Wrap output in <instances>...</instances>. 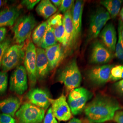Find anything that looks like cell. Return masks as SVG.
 <instances>
[{
    "mask_svg": "<svg viewBox=\"0 0 123 123\" xmlns=\"http://www.w3.org/2000/svg\"><path fill=\"white\" fill-rule=\"evenodd\" d=\"M121 109L119 102L111 97L98 95L84 109L88 120L93 123H104L113 119L115 113Z\"/></svg>",
    "mask_w": 123,
    "mask_h": 123,
    "instance_id": "1",
    "label": "cell"
},
{
    "mask_svg": "<svg viewBox=\"0 0 123 123\" xmlns=\"http://www.w3.org/2000/svg\"><path fill=\"white\" fill-rule=\"evenodd\" d=\"M57 79L64 85L68 91L79 87L82 81V76L75 59L69 62L59 72Z\"/></svg>",
    "mask_w": 123,
    "mask_h": 123,
    "instance_id": "2",
    "label": "cell"
},
{
    "mask_svg": "<svg viewBox=\"0 0 123 123\" xmlns=\"http://www.w3.org/2000/svg\"><path fill=\"white\" fill-rule=\"evenodd\" d=\"M37 24L35 18L31 14L18 18L12 29L16 43L18 44H23L30 37Z\"/></svg>",
    "mask_w": 123,
    "mask_h": 123,
    "instance_id": "3",
    "label": "cell"
},
{
    "mask_svg": "<svg viewBox=\"0 0 123 123\" xmlns=\"http://www.w3.org/2000/svg\"><path fill=\"white\" fill-rule=\"evenodd\" d=\"M18 123H42L45 110L29 102L24 103L15 114Z\"/></svg>",
    "mask_w": 123,
    "mask_h": 123,
    "instance_id": "4",
    "label": "cell"
},
{
    "mask_svg": "<svg viewBox=\"0 0 123 123\" xmlns=\"http://www.w3.org/2000/svg\"><path fill=\"white\" fill-rule=\"evenodd\" d=\"M25 51L23 44L11 46L5 54L1 63L2 71L7 72L21 65L24 60Z\"/></svg>",
    "mask_w": 123,
    "mask_h": 123,
    "instance_id": "5",
    "label": "cell"
},
{
    "mask_svg": "<svg viewBox=\"0 0 123 123\" xmlns=\"http://www.w3.org/2000/svg\"><path fill=\"white\" fill-rule=\"evenodd\" d=\"M92 96V92L83 87H79L71 91L68 95V104L71 113L74 115L81 113Z\"/></svg>",
    "mask_w": 123,
    "mask_h": 123,
    "instance_id": "6",
    "label": "cell"
},
{
    "mask_svg": "<svg viewBox=\"0 0 123 123\" xmlns=\"http://www.w3.org/2000/svg\"><path fill=\"white\" fill-rule=\"evenodd\" d=\"M110 19V14L103 7H100L96 9L90 19L88 40L91 41L97 38Z\"/></svg>",
    "mask_w": 123,
    "mask_h": 123,
    "instance_id": "7",
    "label": "cell"
},
{
    "mask_svg": "<svg viewBox=\"0 0 123 123\" xmlns=\"http://www.w3.org/2000/svg\"><path fill=\"white\" fill-rule=\"evenodd\" d=\"M36 48L32 42L28 43L25 49L24 65L28 77L30 85L33 88L37 80L36 74Z\"/></svg>",
    "mask_w": 123,
    "mask_h": 123,
    "instance_id": "8",
    "label": "cell"
},
{
    "mask_svg": "<svg viewBox=\"0 0 123 123\" xmlns=\"http://www.w3.org/2000/svg\"><path fill=\"white\" fill-rule=\"evenodd\" d=\"M27 75L24 66L17 67L12 74L10 79V90L19 95H22L27 90Z\"/></svg>",
    "mask_w": 123,
    "mask_h": 123,
    "instance_id": "9",
    "label": "cell"
},
{
    "mask_svg": "<svg viewBox=\"0 0 123 123\" xmlns=\"http://www.w3.org/2000/svg\"><path fill=\"white\" fill-rule=\"evenodd\" d=\"M113 65L106 64L94 67L87 71L88 79L92 84L102 85L109 81L110 71Z\"/></svg>",
    "mask_w": 123,
    "mask_h": 123,
    "instance_id": "10",
    "label": "cell"
},
{
    "mask_svg": "<svg viewBox=\"0 0 123 123\" xmlns=\"http://www.w3.org/2000/svg\"><path fill=\"white\" fill-rule=\"evenodd\" d=\"M53 114L59 121H67L72 118L70 108L65 96L62 94L56 99H50Z\"/></svg>",
    "mask_w": 123,
    "mask_h": 123,
    "instance_id": "11",
    "label": "cell"
},
{
    "mask_svg": "<svg viewBox=\"0 0 123 123\" xmlns=\"http://www.w3.org/2000/svg\"><path fill=\"white\" fill-rule=\"evenodd\" d=\"M113 53L98 40H96L92 44L90 62L94 64H105L113 59Z\"/></svg>",
    "mask_w": 123,
    "mask_h": 123,
    "instance_id": "12",
    "label": "cell"
},
{
    "mask_svg": "<svg viewBox=\"0 0 123 123\" xmlns=\"http://www.w3.org/2000/svg\"><path fill=\"white\" fill-rule=\"evenodd\" d=\"M26 97L31 104L44 110L50 105V98L45 91L39 88L30 90L26 94Z\"/></svg>",
    "mask_w": 123,
    "mask_h": 123,
    "instance_id": "13",
    "label": "cell"
},
{
    "mask_svg": "<svg viewBox=\"0 0 123 123\" xmlns=\"http://www.w3.org/2000/svg\"><path fill=\"white\" fill-rule=\"evenodd\" d=\"M99 35L103 44L110 52L114 53L115 50L117 38L116 30L113 24L110 23L106 24Z\"/></svg>",
    "mask_w": 123,
    "mask_h": 123,
    "instance_id": "14",
    "label": "cell"
},
{
    "mask_svg": "<svg viewBox=\"0 0 123 123\" xmlns=\"http://www.w3.org/2000/svg\"><path fill=\"white\" fill-rule=\"evenodd\" d=\"M36 74L37 79L42 80L49 74L50 71L49 63L45 50L40 48H36Z\"/></svg>",
    "mask_w": 123,
    "mask_h": 123,
    "instance_id": "15",
    "label": "cell"
},
{
    "mask_svg": "<svg viewBox=\"0 0 123 123\" xmlns=\"http://www.w3.org/2000/svg\"><path fill=\"white\" fill-rule=\"evenodd\" d=\"M84 2L83 0H76L72 8V16L74 27V43L80 35L82 28V19Z\"/></svg>",
    "mask_w": 123,
    "mask_h": 123,
    "instance_id": "16",
    "label": "cell"
},
{
    "mask_svg": "<svg viewBox=\"0 0 123 123\" xmlns=\"http://www.w3.org/2000/svg\"><path fill=\"white\" fill-rule=\"evenodd\" d=\"M20 10L16 6H9L0 11V27L14 25L20 14Z\"/></svg>",
    "mask_w": 123,
    "mask_h": 123,
    "instance_id": "17",
    "label": "cell"
},
{
    "mask_svg": "<svg viewBox=\"0 0 123 123\" xmlns=\"http://www.w3.org/2000/svg\"><path fill=\"white\" fill-rule=\"evenodd\" d=\"M45 52L49 61L50 71L54 69L63 57V52L60 43L45 49Z\"/></svg>",
    "mask_w": 123,
    "mask_h": 123,
    "instance_id": "18",
    "label": "cell"
},
{
    "mask_svg": "<svg viewBox=\"0 0 123 123\" xmlns=\"http://www.w3.org/2000/svg\"><path fill=\"white\" fill-rule=\"evenodd\" d=\"M48 21L53 28L54 35L57 42L63 44L65 35L63 17L61 14H56L51 17Z\"/></svg>",
    "mask_w": 123,
    "mask_h": 123,
    "instance_id": "19",
    "label": "cell"
},
{
    "mask_svg": "<svg viewBox=\"0 0 123 123\" xmlns=\"http://www.w3.org/2000/svg\"><path fill=\"white\" fill-rule=\"evenodd\" d=\"M63 23L65 29V35L63 44V47H69L74 43V27L72 20V9L64 14Z\"/></svg>",
    "mask_w": 123,
    "mask_h": 123,
    "instance_id": "20",
    "label": "cell"
},
{
    "mask_svg": "<svg viewBox=\"0 0 123 123\" xmlns=\"http://www.w3.org/2000/svg\"><path fill=\"white\" fill-rule=\"evenodd\" d=\"M21 106V100L16 97H10L0 100V111L2 114L14 117Z\"/></svg>",
    "mask_w": 123,
    "mask_h": 123,
    "instance_id": "21",
    "label": "cell"
},
{
    "mask_svg": "<svg viewBox=\"0 0 123 123\" xmlns=\"http://www.w3.org/2000/svg\"><path fill=\"white\" fill-rule=\"evenodd\" d=\"M36 12L42 17L47 19L50 18L57 11V8L49 0L40 1L36 9Z\"/></svg>",
    "mask_w": 123,
    "mask_h": 123,
    "instance_id": "22",
    "label": "cell"
},
{
    "mask_svg": "<svg viewBox=\"0 0 123 123\" xmlns=\"http://www.w3.org/2000/svg\"><path fill=\"white\" fill-rule=\"evenodd\" d=\"M122 1L120 0H104L100 1L110 15L111 18H114L118 15L120 10Z\"/></svg>",
    "mask_w": 123,
    "mask_h": 123,
    "instance_id": "23",
    "label": "cell"
},
{
    "mask_svg": "<svg viewBox=\"0 0 123 123\" xmlns=\"http://www.w3.org/2000/svg\"><path fill=\"white\" fill-rule=\"evenodd\" d=\"M48 22V26L40 48L46 49L57 44V40L55 37L53 28Z\"/></svg>",
    "mask_w": 123,
    "mask_h": 123,
    "instance_id": "24",
    "label": "cell"
},
{
    "mask_svg": "<svg viewBox=\"0 0 123 123\" xmlns=\"http://www.w3.org/2000/svg\"><path fill=\"white\" fill-rule=\"evenodd\" d=\"M48 26L47 21L41 23L37 26L32 34V40L33 43L37 46L39 48L42 42L43 38Z\"/></svg>",
    "mask_w": 123,
    "mask_h": 123,
    "instance_id": "25",
    "label": "cell"
},
{
    "mask_svg": "<svg viewBox=\"0 0 123 123\" xmlns=\"http://www.w3.org/2000/svg\"><path fill=\"white\" fill-rule=\"evenodd\" d=\"M123 79V65L114 66L110 71L109 81H117Z\"/></svg>",
    "mask_w": 123,
    "mask_h": 123,
    "instance_id": "26",
    "label": "cell"
},
{
    "mask_svg": "<svg viewBox=\"0 0 123 123\" xmlns=\"http://www.w3.org/2000/svg\"><path fill=\"white\" fill-rule=\"evenodd\" d=\"M118 38L115 50V56L119 60L123 61V41L121 36L120 26H118Z\"/></svg>",
    "mask_w": 123,
    "mask_h": 123,
    "instance_id": "27",
    "label": "cell"
},
{
    "mask_svg": "<svg viewBox=\"0 0 123 123\" xmlns=\"http://www.w3.org/2000/svg\"><path fill=\"white\" fill-rule=\"evenodd\" d=\"M8 86V74L7 72H0V96L5 93Z\"/></svg>",
    "mask_w": 123,
    "mask_h": 123,
    "instance_id": "28",
    "label": "cell"
},
{
    "mask_svg": "<svg viewBox=\"0 0 123 123\" xmlns=\"http://www.w3.org/2000/svg\"><path fill=\"white\" fill-rule=\"evenodd\" d=\"M11 42L9 39H6L0 43V68L1 67V63L5 54L7 50L11 46Z\"/></svg>",
    "mask_w": 123,
    "mask_h": 123,
    "instance_id": "29",
    "label": "cell"
},
{
    "mask_svg": "<svg viewBox=\"0 0 123 123\" xmlns=\"http://www.w3.org/2000/svg\"><path fill=\"white\" fill-rule=\"evenodd\" d=\"M74 4V0H62L59 11L62 13L64 14L68 10L72 8Z\"/></svg>",
    "mask_w": 123,
    "mask_h": 123,
    "instance_id": "30",
    "label": "cell"
},
{
    "mask_svg": "<svg viewBox=\"0 0 123 123\" xmlns=\"http://www.w3.org/2000/svg\"><path fill=\"white\" fill-rule=\"evenodd\" d=\"M43 123H59L53 114L51 107L49 108L45 116H44Z\"/></svg>",
    "mask_w": 123,
    "mask_h": 123,
    "instance_id": "31",
    "label": "cell"
},
{
    "mask_svg": "<svg viewBox=\"0 0 123 123\" xmlns=\"http://www.w3.org/2000/svg\"><path fill=\"white\" fill-rule=\"evenodd\" d=\"M40 2L39 0H23L21 2V4L25 6L27 10H31Z\"/></svg>",
    "mask_w": 123,
    "mask_h": 123,
    "instance_id": "32",
    "label": "cell"
},
{
    "mask_svg": "<svg viewBox=\"0 0 123 123\" xmlns=\"http://www.w3.org/2000/svg\"><path fill=\"white\" fill-rule=\"evenodd\" d=\"M0 123H16L13 117L8 114H0Z\"/></svg>",
    "mask_w": 123,
    "mask_h": 123,
    "instance_id": "33",
    "label": "cell"
},
{
    "mask_svg": "<svg viewBox=\"0 0 123 123\" xmlns=\"http://www.w3.org/2000/svg\"><path fill=\"white\" fill-rule=\"evenodd\" d=\"M114 89L119 94L123 95V79L118 81V82L114 84Z\"/></svg>",
    "mask_w": 123,
    "mask_h": 123,
    "instance_id": "34",
    "label": "cell"
},
{
    "mask_svg": "<svg viewBox=\"0 0 123 123\" xmlns=\"http://www.w3.org/2000/svg\"><path fill=\"white\" fill-rule=\"evenodd\" d=\"M113 119L117 123H123V111H117L114 114Z\"/></svg>",
    "mask_w": 123,
    "mask_h": 123,
    "instance_id": "35",
    "label": "cell"
},
{
    "mask_svg": "<svg viewBox=\"0 0 123 123\" xmlns=\"http://www.w3.org/2000/svg\"><path fill=\"white\" fill-rule=\"evenodd\" d=\"M6 32L7 30L6 27H0V43H2L6 39Z\"/></svg>",
    "mask_w": 123,
    "mask_h": 123,
    "instance_id": "36",
    "label": "cell"
},
{
    "mask_svg": "<svg viewBox=\"0 0 123 123\" xmlns=\"http://www.w3.org/2000/svg\"><path fill=\"white\" fill-rule=\"evenodd\" d=\"M51 1L53 4L57 8L60 7V5H61L62 0H52Z\"/></svg>",
    "mask_w": 123,
    "mask_h": 123,
    "instance_id": "37",
    "label": "cell"
},
{
    "mask_svg": "<svg viewBox=\"0 0 123 123\" xmlns=\"http://www.w3.org/2000/svg\"><path fill=\"white\" fill-rule=\"evenodd\" d=\"M68 123H82L80 119L77 118H74L71 119L70 120Z\"/></svg>",
    "mask_w": 123,
    "mask_h": 123,
    "instance_id": "38",
    "label": "cell"
},
{
    "mask_svg": "<svg viewBox=\"0 0 123 123\" xmlns=\"http://www.w3.org/2000/svg\"><path fill=\"white\" fill-rule=\"evenodd\" d=\"M119 24L120 26L121 36H122V40L123 41V22H122V21L121 20H119Z\"/></svg>",
    "mask_w": 123,
    "mask_h": 123,
    "instance_id": "39",
    "label": "cell"
},
{
    "mask_svg": "<svg viewBox=\"0 0 123 123\" xmlns=\"http://www.w3.org/2000/svg\"><path fill=\"white\" fill-rule=\"evenodd\" d=\"M120 16L121 18V20L123 22V6L120 12Z\"/></svg>",
    "mask_w": 123,
    "mask_h": 123,
    "instance_id": "40",
    "label": "cell"
},
{
    "mask_svg": "<svg viewBox=\"0 0 123 123\" xmlns=\"http://www.w3.org/2000/svg\"><path fill=\"white\" fill-rule=\"evenodd\" d=\"M2 1L0 0V7H1V4H2Z\"/></svg>",
    "mask_w": 123,
    "mask_h": 123,
    "instance_id": "41",
    "label": "cell"
},
{
    "mask_svg": "<svg viewBox=\"0 0 123 123\" xmlns=\"http://www.w3.org/2000/svg\"><path fill=\"white\" fill-rule=\"evenodd\" d=\"M93 123V122H91V123Z\"/></svg>",
    "mask_w": 123,
    "mask_h": 123,
    "instance_id": "42",
    "label": "cell"
}]
</instances>
